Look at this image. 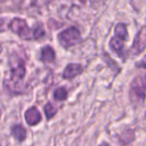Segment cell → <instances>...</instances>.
Masks as SVG:
<instances>
[{"label": "cell", "instance_id": "6da1fadb", "mask_svg": "<svg viewBox=\"0 0 146 146\" xmlns=\"http://www.w3.org/2000/svg\"><path fill=\"white\" fill-rule=\"evenodd\" d=\"M146 74L136 76L130 86L129 97L134 106L143 105L145 101Z\"/></svg>", "mask_w": 146, "mask_h": 146}, {"label": "cell", "instance_id": "7a4b0ae2", "mask_svg": "<svg viewBox=\"0 0 146 146\" xmlns=\"http://www.w3.org/2000/svg\"><path fill=\"white\" fill-rule=\"evenodd\" d=\"M57 38L59 43L64 48H69L82 41L80 32L75 27H71L62 31L59 33Z\"/></svg>", "mask_w": 146, "mask_h": 146}, {"label": "cell", "instance_id": "3957f363", "mask_svg": "<svg viewBox=\"0 0 146 146\" xmlns=\"http://www.w3.org/2000/svg\"><path fill=\"white\" fill-rule=\"evenodd\" d=\"M25 74H26L25 62L22 60H20L18 64L10 69V77L7 80V82H4V84L7 83V87L12 90L13 92H15L16 86H20L21 87Z\"/></svg>", "mask_w": 146, "mask_h": 146}, {"label": "cell", "instance_id": "277c9868", "mask_svg": "<svg viewBox=\"0 0 146 146\" xmlns=\"http://www.w3.org/2000/svg\"><path fill=\"white\" fill-rule=\"evenodd\" d=\"M9 28L12 33L19 36L22 39L30 40L33 38L31 36V30L28 27V24L24 19L15 17L9 24Z\"/></svg>", "mask_w": 146, "mask_h": 146}, {"label": "cell", "instance_id": "5b68a950", "mask_svg": "<svg viewBox=\"0 0 146 146\" xmlns=\"http://www.w3.org/2000/svg\"><path fill=\"white\" fill-rule=\"evenodd\" d=\"M146 48V26H144L136 34L132 46V55L138 56Z\"/></svg>", "mask_w": 146, "mask_h": 146}, {"label": "cell", "instance_id": "8992f818", "mask_svg": "<svg viewBox=\"0 0 146 146\" xmlns=\"http://www.w3.org/2000/svg\"><path fill=\"white\" fill-rule=\"evenodd\" d=\"M83 73V67L79 63H69L66 66L62 78L65 80H72Z\"/></svg>", "mask_w": 146, "mask_h": 146}, {"label": "cell", "instance_id": "52a82bcc", "mask_svg": "<svg viewBox=\"0 0 146 146\" xmlns=\"http://www.w3.org/2000/svg\"><path fill=\"white\" fill-rule=\"evenodd\" d=\"M25 120L29 126H36L42 121V116L36 107H31L25 112Z\"/></svg>", "mask_w": 146, "mask_h": 146}, {"label": "cell", "instance_id": "ba28073f", "mask_svg": "<svg viewBox=\"0 0 146 146\" xmlns=\"http://www.w3.org/2000/svg\"><path fill=\"white\" fill-rule=\"evenodd\" d=\"M41 61L44 63H50L56 59V52L50 45H45L41 50Z\"/></svg>", "mask_w": 146, "mask_h": 146}, {"label": "cell", "instance_id": "9c48e42d", "mask_svg": "<svg viewBox=\"0 0 146 146\" xmlns=\"http://www.w3.org/2000/svg\"><path fill=\"white\" fill-rule=\"evenodd\" d=\"M12 136L19 142H22L27 138V131L22 125L17 124L12 127L11 128Z\"/></svg>", "mask_w": 146, "mask_h": 146}, {"label": "cell", "instance_id": "30bf717a", "mask_svg": "<svg viewBox=\"0 0 146 146\" xmlns=\"http://www.w3.org/2000/svg\"><path fill=\"white\" fill-rule=\"evenodd\" d=\"M124 41L125 40L115 36L111 38L110 41V47L112 50L116 52L119 56H121L123 53V49H124Z\"/></svg>", "mask_w": 146, "mask_h": 146}, {"label": "cell", "instance_id": "8fae6325", "mask_svg": "<svg viewBox=\"0 0 146 146\" xmlns=\"http://www.w3.org/2000/svg\"><path fill=\"white\" fill-rule=\"evenodd\" d=\"M135 139V133L132 129H127L124 131L120 136V142L122 145H127L131 144Z\"/></svg>", "mask_w": 146, "mask_h": 146}, {"label": "cell", "instance_id": "7c38bea8", "mask_svg": "<svg viewBox=\"0 0 146 146\" xmlns=\"http://www.w3.org/2000/svg\"><path fill=\"white\" fill-rule=\"evenodd\" d=\"M45 34V30L44 28V26L40 22H37L33 27V38L37 40L40 38H42Z\"/></svg>", "mask_w": 146, "mask_h": 146}, {"label": "cell", "instance_id": "4fadbf2b", "mask_svg": "<svg viewBox=\"0 0 146 146\" xmlns=\"http://www.w3.org/2000/svg\"><path fill=\"white\" fill-rule=\"evenodd\" d=\"M115 36L123 40L127 38V29L124 23H118L115 28Z\"/></svg>", "mask_w": 146, "mask_h": 146}, {"label": "cell", "instance_id": "5bb4252c", "mask_svg": "<svg viewBox=\"0 0 146 146\" xmlns=\"http://www.w3.org/2000/svg\"><path fill=\"white\" fill-rule=\"evenodd\" d=\"M53 98L56 101H64L68 98V91L65 87H58L53 92Z\"/></svg>", "mask_w": 146, "mask_h": 146}, {"label": "cell", "instance_id": "9a60e30c", "mask_svg": "<svg viewBox=\"0 0 146 146\" xmlns=\"http://www.w3.org/2000/svg\"><path fill=\"white\" fill-rule=\"evenodd\" d=\"M44 111L46 119H47V120H50V119L53 118V117L55 116V115L57 113V109H56L55 106H53V104H52L51 103H47V104L44 105Z\"/></svg>", "mask_w": 146, "mask_h": 146}, {"label": "cell", "instance_id": "2e32d148", "mask_svg": "<svg viewBox=\"0 0 146 146\" xmlns=\"http://www.w3.org/2000/svg\"><path fill=\"white\" fill-rule=\"evenodd\" d=\"M6 19L0 17V33H3L7 30L9 26H7V22L5 21Z\"/></svg>", "mask_w": 146, "mask_h": 146}, {"label": "cell", "instance_id": "e0dca14e", "mask_svg": "<svg viewBox=\"0 0 146 146\" xmlns=\"http://www.w3.org/2000/svg\"><path fill=\"white\" fill-rule=\"evenodd\" d=\"M136 67L140 68H145L146 69V55L141 59V61H139V62L136 63Z\"/></svg>", "mask_w": 146, "mask_h": 146}, {"label": "cell", "instance_id": "ac0fdd59", "mask_svg": "<svg viewBox=\"0 0 146 146\" xmlns=\"http://www.w3.org/2000/svg\"><path fill=\"white\" fill-rule=\"evenodd\" d=\"M99 146H110V145L108 143H105V142H104V143H103L102 145H100Z\"/></svg>", "mask_w": 146, "mask_h": 146}, {"label": "cell", "instance_id": "d6986e66", "mask_svg": "<svg viewBox=\"0 0 146 146\" xmlns=\"http://www.w3.org/2000/svg\"><path fill=\"white\" fill-rule=\"evenodd\" d=\"M1 51H2V47H1V45H0V53H1Z\"/></svg>", "mask_w": 146, "mask_h": 146}, {"label": "cell", "instance_id": "ffe728a7", "mask_svg": "<svg viewBox=\"0 0 146 146\" xmlns=\"http://www.w3.org/2000/svg\"><path fill=\"white\" fill-rule=\"evenodd\" d=\"M1 115H2V112H1V110H0V118H1Z\"/></svg>", "mask_w": 146, "mask_h": 146}, {"label": "cell", "instance_id": "44dd1931", "mask_svg": "<svg viewBox=\"0 0 146 146\" xmlns=\"http://www.w3.org/2000/svg\"><path fill=\"white\" fill-rule=\"evenodd\" d=\"M0 146H1V145H0Z\"/></svg>", "mask_w": 146, "mask_h": 146}]
</instances>
